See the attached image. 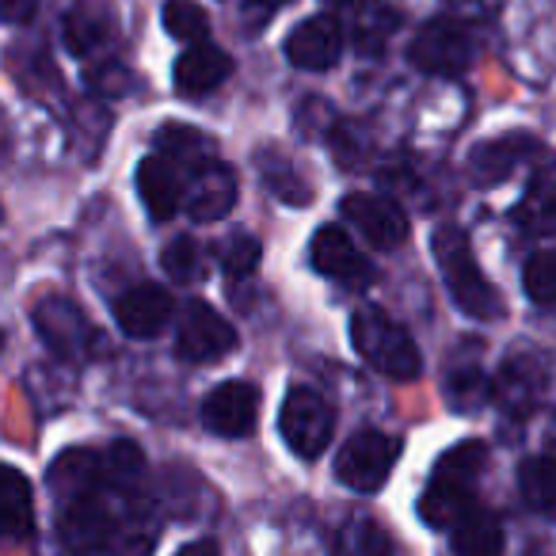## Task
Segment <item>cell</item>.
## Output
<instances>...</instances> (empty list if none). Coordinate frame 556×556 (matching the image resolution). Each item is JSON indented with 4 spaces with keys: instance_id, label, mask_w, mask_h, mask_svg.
<instances>
[{
    "instance_id": "22",
    "label": "cell",
    "mask_w": 556,
    "mask_h": 556,
    "mask_svg": "<svg viewBox=\"0 0 556 556\" xmlns=\"http://www.w3.org/2000/svg\"><path fill=\"white\" fill-rule=\"evenodd\" d=\"M450 545H454V553H462V556H495V553H503L500 518L488 515V510H480V507H472L469 515L454 526V538H450Z\"/></svg>"
},
{
    "instance_id": "10",
    "label": "cell",
    "mask_w": 556,
    "mask_h": 556,
    "mask_svg": "<svg viewBox=\"0 0 556 556\" xmlns=\"http://www.w3.org/2000/svg\"><path fill=\"white\" fill-rule=\"evenodd\" d=\"M340 210L374 248H386L389 252V248H401L408 240V217L386 194H348L340 202Z\"/></svg>"
},
{
    "instance_id": "5",
    "label": "cell",
    "mask_w": 556,
    "mask_h": 556,
    "mask_svg": "<svg viewBox=\"0 0 556 556\" xmlns=\"http://www.w3.org/2000/svg\"><path fill=\"white\" fill-rule=\"evenodd\" d=\"M237 351V328L222 317L210 302H191L179 309L176 325V355L184 363H217Z\"/></svg>"
},
{
    "instance_id": "19",
    "label": "cell",
    "mask_w": 556,
    "mask_h": 556,
    "mask_svg": "<svg viewBox=\"0 0 556 556\" xmlns=\"http://www.w3.org/2000/svg\"><path fill=\"white\" fill-rule=\"evenodd\" d=\"M35 530V500L31 484L16 465L0 462V538L24 541Z\"/></svg>"
},
{
    "instance_id": "2",
    "label": "cell",
    "mask_w": 556,
    "mask_h": 556,
    "mask_svg": "<svg viewBox=\"0 0 556 556\" xmlns=\"http://www.w3.org/2000/svg\"><path fill=\"white\" fill-rule=\"evenodd\" d=\"M351 343L374 370L393 381H416L419 370H424V358H419V348L412 343L408 328H401L393 317L370 309V305L355 309V317H351Z\"/></svg>"
},
{
    "instance_id": "16",
    "label": "cell",
    "mask_w": 556,
    "mask_h": 556,
    "mask_svg": "<svg viewBox=\"0 0 556 556\" xmlns=\"http://www.w3.org/2000/svg\"><path fill=\"white\" fill-rule=\"evenodd\" d=\"M232 202H237V179H232V172L217 161H210L206 168L187 184V194H184L187 217L199 225L222 222V217L232 210Z\"/></svg>"
},
{
    "instance_id": "17",
    "label": "cell",
    "mask_w": 556,
    "mask_h": 556,
    "mask_svg": "<svg viewBox=\"0 0 556 556\" xmlns=\"http://www.w3.org/2000/svg\"><path fill=\"white\" fill-rule=\"evenodd\" d=\"M54 495H62L65 503L85 500V495L108 488V472H103V457L92 454V450H65V454L54 457L47 472Z\"/></svg>"
},
{
    "instance_id": "26",
    "label": "cell",
    "mask_w": 556,
    "mask_h": 556,
    "mask_svg": "<svg viewBox=\"0 0 556 556\" xmlns=\"http://www.w3.org/2000/svg\"><path fill=\"white\" fill-rule=\"evenodd\" d=\"M396 24H401V16H396L389 4H381V0H366V4H358L355 9V27H351L355 47L363 50V54H381L386 39L396 31Z\"/></svg>"
},
{
    "instance_id": "34",
    "label": "cell",
    "mask_w": 556,
    "mask_h": 556,
    "mask_svg": "<svg viewBox=\"0 0 556 556\" xmlns=\"http://www.w3.org/2000/svg\"><path fill=\"white\" fill-rule=\"evenodd\" d=\"M39 12V0H0V24H27Z\"/></svg>"
},
{
    "instance_id": "31",
    "label": "cell",
    "mask_w": 556,
    "mask_h": 556,
    "mask_svg": "<svg viewBox=\"0 0 556 556\" xmlns=\"http://www.w3.org/2000/svg\"><path fill=\"white\" fill-rule=\"evenodd\" d=\"M484 465H488V446H484V442H477V439H465V442H457L454 450H446V454L434 462V469H439V472H454V477L480 480Z\"/></svg>"
},
{
    "instance_id": "33",
    "label": "cell",
    "mask_w": 556,
    "mask_h": 556,
    "mask_svg": "<svg viewBox=\"0 0 556 556\" xmlns=\"http://www.w3.org/2000/svg\"><path fill=\"white\" fill-rule=\"evenodd\" d=\"M123 65H100V70H92V92L96 96H115L123 92Z\"/></svg>"
},
{
    "instance_id": "37",
    "label": "cell",
    "mask_w": 556,
    "mask_h": 556,
    "mask_svg": "<svg viewBox=\"0 0 556 556\" xmlns=\"http://www.w3.org/2000/svg\"><path fill=\"white\" fill-rule=\"evenodd\" d=\"M179 553H217L214 541H191V545H184Z\"/></svg>"
},
{
    "instance_id": "18",
    "label": "cell",
    "mask_w": 556,
    "mask_h": 556,
    "mask_svg": "<svg viewBox=\"0 0 556 556\" xmlns=\"http://www.w3.org/2000/svg\"><path fill=\"white\" fill-rule=\"evenodd\" d=\"M62 35H65V50H70L73 58L92 62V58H100L103 50L111 47V39H115V20L108 16V9L85 0V4H77V9L65 16Z\"/></svg>"
},
{
    "instance_id": "13",
    "label": "cell",
    "mask_w": 556,
    "mask_h": 556,
    "mask_svg": "<svg viewBox=\"0 0 556 556\" xmlns=\"http://www.w3.org/2000/svg\"><path fill=\"white\" fill-rule=\"evenodd\" d=\"M472 507H477V480L454 472L434 469L427 492L419 495V518L434 530H454Z\"/></svg>"
},
{
    "instance_id": "1",
    "label": "cell",
    "mask_w": 556,
    "mask_h": 556,
    "mask_svg": "<svg viewBox=\"0 0 556 556\" xmlns=\"http://www.w3.org/2000/svg\"><path fill=\"white\" fill-rule=\"evenodd\" d=\"M431 252L439 263L442 278H446L450 298L457 302V309L469 313L477 320H495L503 317V298L500 290L488 282V275L477 267V255L469 248V237L454 225H442L431 237Z\"/></svg>"
},
{
    "instance_id": "36",
    "label": "cell",
    "mask_w": 556,
    "mask_h": 556,
    "mask_svg": "<svg viewBox=\"0 0 556 556\" xmlns=\"http://www.w3.org/2000/svg\"><path fill=\"white\" fill-rule=\"evenodd\" d=\"M278 4H287V0H248V9L263 12V16H267V12H275Z\"/></svg>"
},
{
    "instance_id": "8",
    "label": "cell",
    "mask_w": 556,
    "mask_h": 556,
    "mask_svg": "<svg viewBox=\"0 0 556 556\" xmlns=\"http://www.w3.org/2000/svg\"><path fill=\"white\" fill-rule=\"evenodd\" d=\"M202 424L222 439H244L260 424V389L252 381H225L202 401Z\"/></svg>"
},
{
    "instance_id": "6",
    "label": "cell",
    "mask_w": 556,
    "mask_h": 556,
    "mask_svg": "<svg viewBox=\"0 0 556 556\" xmlns=\"http://www.w3.org/2000/svg\"><path fill=\"white\" fill-rule=\"evenodd\" d=\"M31 320H35V332L42 336V343L62 358H92L96 343H103V336L92 328V320L70 298H58V294L42 298L35 305Z\"/></svg>"
},
{
    "instance_id": "12",
    "label": "cell",
    "mask_w": 556,
    "mask_h": 556,
    "mask_svg": "<svg viewBox=\"0 0 556 556\" xmlns=\"http://www.w3.org/2000/svg\"><path fill=\"white\" fill-rule=\"evenodd\" d=\"M172 317H176V302L156 282H141L115 302V320L130 340H149V336L164 332Z\"/></svg>"
},
{
    "instance_id": "15",
    "label": "cell",
    "mask_w": 556,
    "mask_h": 556,
    "mask_svg": "<svg viewBox=\"0 0 556 556\" xmlns=\"http://www.w3.org/2000/svg\"><path fill=\"white\" fill-rule=\"evenodd\" d=\"M232 77V58L225 50H217L214 42H194L179 54L172 85L179 96H206L214 88H222Z\"/></svg>"
},
{
    "instance_id": "27",
    "label": "cell",
    "mask_w": 556,
    "mask_h": 556,
    "mask_svg": "<svg viewBox=\"0 0 556 556\" xmlns=\"http://www.w3.org/2000/svg\"><path fill=\"white\" fill-rule=\"evenodd\" d=\"M161 24H164V31H168L172 39L187 42V47L210 39V16H206V9H199V4H194V0H164Z\"/></svg>"
},
{
    "instance_id": "25",
    "label": "cell",
    "mask_w": 556,
    "mask_h": 556,
    "mask_svg": "<svg viewBox=\"0 0 556 556\" xmlns=\"http://www.w3.org/2000/svg\"><path fill=\"white\" fill-rule=\"evenodd\" d=\"M515 217L522 225H530V229H548V225H556V164H541L530 191H526L522 206L515 210Z\"/></svg>"
},
{
    "instance_id": "30",
    "label": "cell",
    "mask_w": 556,
    "mask_h": 556,
    "mask_svg": "<svg viewBox=\"0 0 556 556\" xmlns=\"http://www.w3.org/2000/svg\"><path fill=\"white\" fill-rule=\"evenodd\" d=\"M222 270L229 278H248V275H255V267H260V260H263V244L252 237V232H237V237H229L222 244Z\"/></svg>"
},
{
    "instance_id": "35",
    "label": "cell",
    "mask_w": 556,
    "mask_h": 556,
    "mask_svg": "<svg viewBox=\"0 0 556 556\" xmlns=\"http://www.w3.org/2000/svg\"><path fill=\"white\" fill-rule=\"evenodd\" d=\"M12 153V123H9V111L0 108V161Z\"/></svg>"
},
{
    "instance_id": "21",
    "label": "cell",
    "mask_w": 556,
    "mask_h": 556,
    "mask_svg": "<svg viewBox=\"0 0 556 556\" xmlns=\"http://www.w3.org/2000/svg\"><path fill=\"white\" fill-rule=\"evenodd\" d=\"M260 176H263V184H267V191L287 202V206H309L313 202V184L294 168V161L282 156L278 149L260 153Z\"/></svg>"
},
{
    "instance_id": "9",
    "label": "cell",
    "mask_w": 556,
    "mask_h": 556,
    "mask_svg": "<svg viewBox=\"0 0 556 556\" xmlns=\"http://www.w3.org/2000/svg\"><path fill=\"white\" fill-rule=\"evenodd\" d=\"M309 260L320 275L336 278V282H343V287H351V290H366L374 282L370 260L358 252L355 240H351L340 225L317 229V237H313V244H309Z\"/></svg>"
},
{
    "instance_id": "20",
    "label": "cell",
    "mask_w": 556,
    "mask_h": 556,
    "mask_svg": "<svg viewBox=\"0 0 556 556\" xmlns=\"http://www.w3.org/2000/svg\"><path fill=\"white\" fill-rule=\"evenodd\" d=\"M538 386H541L538 366L530 358H510V363H503L500 381H495V401L510 416H526L533 408V401H538Z\"/></svg>"
},
{
    "instance_id": "32",
    "label": "cell",
    "mask_w": 556,
    "mask_h": 556,
    "mask_svg": "<svg viewBox=\"0 0 556 556\" xmlns=\"http://www.w3.org/2000/svg\"><path fill=\"white\" fill-rule=\"evenodd\" d=\"M161 267L168 270V275L176 278V282H194V278H199V270H202V248H199V240H191V237L172 240V244L161 252Z\"/></svg>"
},
{
    "instance_id": "3",
    "label": "cell",
    "mask_w": 556,
    "mask_h": 556,
    "mask_svg": "<svg viewBox=\"0 0 556 556\" xmlns=\"http://www.w3.org/2000/svg\"><path fill=\"white\" fill-rule=\"evenodd\" d=\"M401 439L396 434H386V431H355L343 450L336 454V477L340 484H348L351 492H363V495H374L386 488L389 472H393L396 457H401Z\"/></svg>"
},
{
    "instance_id": "24",
    "label": "cell",
    "mask_w": 556,
    "mask_h": 556,
    "mask_svg": "<svg viewBox=\"0 0 556 556\" xmlns=\"http://www.w3.org/2000/svg\"><path fill=\"white\" fill-rule=\"evenodd\" d=\"M518 492L526 507L556 515V457H526L518 465Z\"/></svg>"
},
{
    "instance_id": "7",
    "label": "cell",
    "mask_w": 556,
    "mask_h": 556,
    "mask_svg": "<svg viewBox=\"0 0 556 556\" xmlns=\"http://www.w3.org/2000/svg\"><path fill=\"white\" fill-rule=\"evenodd\" d=\"M408 58L427 77H462L472 65V35L454 20H431L412 39Z\"/></svg>"
},
{
    "instance_id": "23",
    "label": "cell",
    "mask_w": 556,
    "mask_h": 556,
    "mask_svg": "<svg viewBox=\"0 0 556 556\" xmlns=\"http://www.w3.org/2000/svg\"><path fill=\"white\" fill-rule=\"evenodd\" d=\"M533 149L530 138H500V141H484V146L472 149L469 156V172L480 184H495V179L510 176L518 161Z\"/></svg>"
},
{
    "instance_id": "28",
    "label": "cell",
    "mask_w": 556,
    "mask_h": 556,
    "mask_svg": "<svg viewBox=\"0 0 556 556\" xmlns=\"http://www.w3.org/2000/svg\"><path fill=\"white\" fill-rule=\"evenodd\" d=\"M446 396H450V408H457V412L480 408V401L488 396V378H484V370H480V363H450Z\"/></svg>"
},
{
    "instance_id": "14",
    "label": "cell",
    "mask_w": 556,
    "mask_h": 556,
    "mask_svg": "<svg viewBox=\"0 0 556 556\" xmlns=\"http://www.w3.org/2000/svg\"><path fill=\"white\" fill-rule=\"evenodd\" d=\"M138 191H141V202H146L153 222H172L176 210L184 206L187 179L168 156L149 153L146 161L138 164Z\"/></svg>"
},
{
    "instance_id": "11",
    "label": "cell",
    "mask_w": 556,
    "mask_h": 556,
    "mask_svg": "<svg viewBox=\"0 0 556 556\" xmlns=\"http://www.w3.org/2000/svg\"><path fill=\"white\" fill-rule=\"evenodd\" d=\"M343 54V27L336 16H313L287 39V58L294 70L325 73L340 62Z\"/></svg>"
},
{
    "instance_id": "4",
    "label": "cell",
    "mask_w": 556,
    "mask_h": 556,
    "mask_svg": "<svg viewBox=\"0 0 556 556\" xmlns=\"http://www.w3.org/2000/svg\"><path fill=\"white\" fill-rule=\"evenodd\" d=\"M278 431L287 439V446L294 450L298 457L313 462L328 450L336 431V412L332 404L325 401L313 389H290L287 401H282V412H278Z\"/></svg>"
},
{
    "instance_id": "29",
    "label": "cell",
    "mask_w": 556,
    "mask_h": 556,
    "mask_svg": "<svg viewBox=\"0 0 556 556\" xmlns=\"http://www.w3.org/2000/svg\"><path fill=\"white\" fill-rule=\"evenodd\" d=\"M522 287L526 298L538 305H553L556 302V248H541L530 255L522 270Z\"/></svg>"
}]
</instances>
